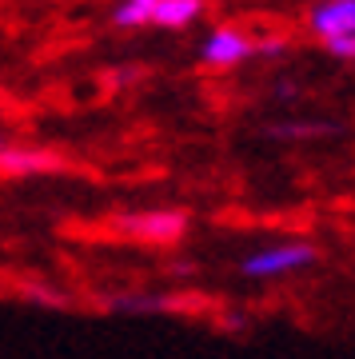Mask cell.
Instances as JSON below:
<instances>
[{"label":"cell","mask_w":355,"mask_h":359,"mask_svg":"<svg viewBox=\"0 0 355 359\" xmlns=\"http://www.w3.org/2000/svg\"><path fill=\"white\" fill-rule=\"evenodd\" d=\"M319 259L316 244H307V240H276V244H264L248 252L240 259V276L243 280H288V276H300L307 271L312 264Z\"/></svg>","instance_id":"obj_1"},{"label":"cell","mask_w":355,"mask_h":359,"mask_svg":"<svg viewBox=\"0 0 355 359\" xmlns=\"http://www.w3.org/2000/svg\"><path fill=\"white\" fill-rule=\"evenodd\" d=\"M112 228L128 236L132 244L172 248L188 236V212L180 208H144V212H120L112 216Z\"/></svg>","instance_id":"obj_2"},{"label":"cell","mask_w":355,"mask_h":359,"mask_svg":"<svg viewBox=\"0 0 355 359\" xmlns=\"http://www.w3.org/2000/svg\"><path fill=\"white\" fill-rule=\"evenodd\" d=\"M64 160L48 148H36V144H4L0 152V176L4 180H25V176H44V172H60Z\"/></svg>","instance_id":"obj_3"},{"label":"cell","mask_w":355,"mask_h":359,"mask_svg":"<svg viewBox=\"0 0 355 359\" xmlns=\"http://www.w3.org/2000/svg\"><path fill=\"white\" fill-rule=\"evenodd\" d=\"M252 52H255L252 36L240 32V28H212L208 40L200 44L203 65H212V68H236V65H243Z\"/></svg>","instance_id":"obj_4"},{"label":"cell","mask_w":355,"mask_h":359,"mask_svg":"<svg viewBox=\"0 0 355 359\" xmlns=\"http://www.w3.org/2000/svg\"><path fill=\"white\" fill-rule=\"evenodd\" d=\"M104 311H112V316H172V311H180V295L116 292V295H104Z\"/></svg>","instance_id":"obj_5"},{"label":"cell","mask_w":355,"mask_h":359,"mask_svg":"<svg viewBox=\"0 0 355 359\" xmlns=\"http://www.w3.org/2000/svg\"><path fill=\"white\" fill-rule=\"evenodd\" d=\"M312 28L328 40H343L355 32V0H319L312 8Z\"/></svg>","instance_id":"obj_6"},{"label":"cell","mask_w":355,"mask_h":359,"mask_svg":"<svg viewBox=\"0 0 355 359\" xmlns=\"http://www.w3.org/2000/svg\"><path fill=\"white\" fill-rule=\"evenodd\" d=\"M203 13V0H156L152 25L156 28H188Z\"/></svg>","instance_id":"obj_7"},{"label":"cell","mask_w":355,"mask_h":359,"mask_svg":"<svg viewBox=\"0 0 355 359\" xmlns=\"http://www.w3.org/2000/svg\"><path fill=\"white\" fill-rule=\"evenodd\" d=\"M152 13H156V0H120L112 20L120 28H144V25H152Z\"/></svg>","instance_id":"obj_8"},{"label":"cell","mask_w":355,"mask_h":359,"mask_svg":"<svg viewBox=\"0 0 355 359\" xmlns=\"http://www.w3.org/2000/svg\"><path fill=\"white\" fill-rule=\"evenodd\" d=\"M20 295H25V299H36V304H48V308H64V304H68L56 287H40V283H25Z\"/></svg>","instance_id":"obj_9"},{"label":"cell","mask_w":355,"mask_h":359,"mask_svg":"<svg viewBox=\"0 0 355 359\" xmlns=\"http://www.w3.org/2000/svg\"><path fill=\"white\" fill-rule=\"evenodd\" d=\"M316 132H328V128H316V124H276L272 136H316Z\"/></svg>","instance_id":"obj_10"},{"label":"cell","mask_w":355,"mask_h":359,"mask_svg":"<svg viewBox=\"0 0 355 359\" xmlns=\"http://www.w3.org/2000/svg\"><path fill=\"white\" fill-rule=\"evenodd\" d=\"M328 48L335 52V56H343V60H355V32L351 36H343V40H331Z\"/></svg>","instance_id":"obj_11"},{"label":"cell","mask_w":355,"mask_h":359,"mask_svg":"<svg viewBox=\"0 0 355 359\" xmlns=\"http://www.w3.org/2000/svg\"><path fill=\"white\" fill-rule=\"evenodd\" d=\"M255 52L260 56H279L283 52V40H264V44H255Z\"/></svg>","instance_id":"obj_12"},{"label":"cell","mask_w":355,"mask_h":359,"mask_svg":"<svg viewBox=\"0 0 355 359\" xmlns=\"http://www.w3.org/2000/svg\"><path fill=\"white\" fill-rule=\"evenodd\" d=\"M0 152H4V136H0Z\"/></svg>","instance_id":"obj_13"}]
</instances>
